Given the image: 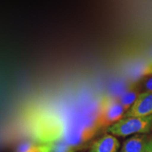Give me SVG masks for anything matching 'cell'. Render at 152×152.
Segmentation results:
<instances>
[{
    "instance_id": "6da1fadb",
    "label": "cell",
    "mask_w": 152,
    "mask_h": 152,
    "mask_svg": "<svg viewBox=\"0 0 152 152\" xmlns=\"http://www.w3.org/2000/svg\"><path fill=\"white\" fill-rule=\"evenodd\" d=\"M66 125L58 114L40 111L33 115L30 130L38 143L48 144L64 138Z\"/></svg>"
},
{
    "instance_id": "7a4b0ae2",
    "label": "cell",
    "mask_w": 152,
    "mask_h": 152,
    "mask_svg": "<svg viewBox=\"0 0 152 152\" xmlns=\"http://www.w3.org/2000/svg\"><path fill=\"white\" fill-rule=\"evenodd\" d=\"M152 129V115L145 117L123 118L106 128V132L115 137H125L132 134L148 133Z\"/></svg>"
},
{
    "instance_id": "3957f363",
    "label": "cell",
    "mask_w": 152,
    "mask_h": 152,
    "mask_svg": "<svg viewBox=\"0 0 152 152\" xmlns=\"http://www.w3.org/2000/svg\"><path fill=\"white\" fill-rule=\"evenodd\" d=\"M127 110L119 101L105 99L102 103L101 110L96 122L98 128H109L124 117Z\"/></svg>"
},
{
    "instance_id": "277c9868",
    "label": "cell",
    "mask_w": 152,
    "mask_h": 152,
    "mask_svg": "<svg viewBox=\"0 0 152 152\" xmlns=\"http://www.w3.org/2000/svg\"><path fill=\"white\" fill-rule=\"evenodd\" d=\"M97 126L80 125L66 128L64 139L66 142L75 148L80 147L85 142H88L96 134Z\"/></svg>"
},
{
    "instance_id": "5b68a950",
    "label": "cell",
    "mask_w": 152,
    "mask_h": 152,
    "mask_svg": "<svg viewBox=\"0 0 152 152\" xmlns=\"http://www.w3.org/2000/svg\"><path fill=\"white\" fill-rule=\"evenodd\" d=\"M152 115V92H144L138 95L132 106L123 118L145 117Z\"/></svg>"
},
{
    "instance_id": "8992f818",
    "label": "cell",
    "mask_w": 152,
    "mask_h": 152,
    "mask_svg": "<svg viewBox=\"0 0 152 152\" xmlns=\"http://www.w3.org/2000/svg\"><path fill=\"white\" fill-rule=\"evenodd\" d=\"M120 147L121 144L115 136L106 134L92 142L89 152H118Z\"/></svg>"
},
{
    "instance_id": "52a82bcc",
    "label": "cell",
    "mask_w": 152,
    "mask_h": 152,
    "mask_svg": "<svg viewBox=\"0 0 152 152\" xmlns=\"http://www.w3.org/2000/svg\"><path fill=\"white\" fill-rule=\"evenodd\" d=\"M147 140L145 134H134L123 142L121 152H144Z\"/></svg>"
},
{
    "instance_id": "ba28073f",
    "label": "cell",
    "mask_w": 152,
    "mask_h": 152,
    "mask_svg": "<svg viewBox=\"0 0 152 152\" xmlns=\"http://www.w3.org/2000/svg\"><path fill=\"white\" fill-rule=\"evenodd\" d=\"M52 144L35 143L30 140H25L17 145L15 152H51Z\"/></svg>"
},
{
    "instance_id": "9c48e42d",
    "label": "cell",
    "mask_w": 152,
    "mask_h": 152,
    "mask_svg": "<svg viewBox=\"0 0 152 152\" xmlns=\"http://www.w3.org/2000/svg\"><path fill=\"white\" fill-rule=\"evenodd\" d=\"M76 150V148L68 144L64 138H62L53 142L51 152H75Z\"/></svg>"
},
{
    "instance_id": "30bf717a",
    "label": "cell",
    "mask_w": 152,
    "mask_h": 152,
    "mask_svg": "<svg viewBox=\"0 0 152 152\" xmlns=\"http://www.w3.org/2000/svg\"><path fill=\"white\" fill-rule=\"evenodd\" d=\"M138 95L139 94H137V92H134V91H130V92L125 93L120 99L119 102L124 106L125 109L128 111L132 106V104L134 103Z\"/></svg>"
},
{
    "instance_id": "8fae6325",
    "label": "cell",
    "mask_w": 152,
    "mask_h": 152,
    "mask_svg": "<svg viewBox=\"0 0 152 152\" xmlns=\"http://www.w3.org/2000/svg\"><path fill=\"white\" fill-rule=\"evenodd\" d=\"M144 87L145 89L144 92H152V75L148 77L144 82Z\"/></svg>"
},
{
    "instance_id": "7c38bea8",
    "label": "cell",
    "mask_w": 152,
    "mask_h": 152,
    "mask_svg": "<svg viewBox=\"0 0 152 152\" xmlns=\"http://www.w3.org/2000/svg\"><path fill=\"white\" fill-rule=\"evenodd\" d=\"M145 151L147 152H152V139H148L145 146Z\"/></svg>"
},
{
    "instance_id": "4fadbf2b",
    "label": "cell",
    "mask_w": 152,
    "mask_h": 152,
    "mask_svg": "<svg viewBox=\"0 0 152 152\" xmlns=\"http://www.w3.org/2000/svg\"><path fill=\"white\" fill-rule=\"evenodd\" d=\"M144 152H147V151H145V150H144Z\"/></svg>"
}]
</instances>
